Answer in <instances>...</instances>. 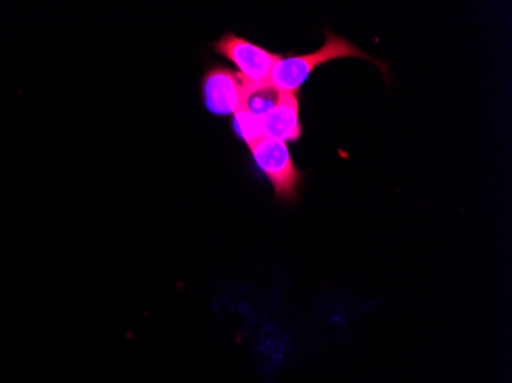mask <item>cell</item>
I'll use <instances>...</instances> for the list:
<instances>
[{
  "label": "cell",
  "instance_id": "cell-3",
  "mask_svg": "<svg viewBox=\"0 0 512 383\" xmlns=\"http://www.w3.org/2000/svg\"><path fill=\"white\" fill-rule=\"evenodd\" d=\"M217 53L223 54L230 62L240 69L241 76L250 85H263L269 80L273 66L278 63L281 56L264 50L261 46L249 42L247 39L229 33L221 37L214 45Z\"/></svg>",
  "mask_w": 512,
  "mask_h": 383
},
{
  "label": "cell",
  "instance_id": "cell-1",
  "mask_svg": "<svg viewBox=\"0 0 512 383\" xmlns=\"http://www.w3.org/2000/svg\"><path fill=\"white\" fill-rule=\"evenodd\" d=\"M348 57L371 60V62L381 66V62L371 59L358 46L352 45L348 40L336 36L332 31H327L324 45L315 53L306 54V56L281 57L278 63L273 66L267 83L272 85L273 88L278 89V91L296 95L301 86L307 82L316 66L324 65V63L332 62V60L336 59H348ZM382 71L385 73L384 68H382Z\"/></svg>",
  "mask_w": 512,
  "mask_h": 383
},
{
  "label": "cell",
  "instance_id": "cell-4",
  "mask_svg": "<svg viewBox=\"0 0 512 383\" xmlns=\"http://www.w3.org/2000/svg\"><path fill=\"white\" fill-rule=\"evenodd\" d=\"M249 85L240 73L232 69H211L203 79L204 106L215 115H234L243 105Z\"/></svg>",
  "mask_w": 512,
  "mask_h": 383
},
{
  "label": "cell",
  "instance_id": "cell-5",
  "mask_svg": "<svg viewBox=\"0 0 512 383\" xmlns=\"http://www.w3.org/2000/svg\"><path fill=\"white\" fill-rule=\"evenodd\" d=\"M264 134L275 140L296 141L302 134L299 122V103L295 94L284 92L283 100L263 118Z\"/></svg>",
  "mask_w": 512,
  "mask_h": 383
},
{
  "label": "cell",
  "instance_id": "cell-7",
  "mask_svg": "<svg viewBox=\"0 0 512 383\" xmlns=\"http://www.w3.org/2000/svg\"><path fill=\"white\" fill-rule=\"evenodd\" d=\"M234 126L235 134L247 143V146L253 145L256 141H260L261 138L266 137L264 134V123L263 118H258L256 115L250 114L244 108L238 109L234 114Z\"/></svg>",
  "mask_w": 512,
  "mask_h": 383
},
{
  "label": "cell",
  "instance_id": "cell-2",
  "mask_svg": "<svg viewBox=\"0 0 512 383\" xmlns=\"http://www.w3.org/2000/svg\"><path fill=\"white\" fill-rule=\"evenodd\" d=\"M253 161L269 178L279 200L296 197V187L301 181V172L293 163L287 143L275 138L264 137L249 146Z\"/></svg>",
  "mask_w": 512,
  "mask_h": 383
},
{
  "label": "cell",
  "instance_id": "cell-6",
  "mask_svg": "<svg viewBox=\"0 0 512 383\" xmlns=\"http://www.w3.org/2000/svg\"><path fill=\"white\" fill-rule=\"evenodd\" d=\"M283 95L284 92L278 91L269 83L249 85L247 86L246 94H244L241 108L246 109V111L256 115L258 118H264L279 105V102L283 100Z\"/></svg>",
  "mask_w": 512,
  "mask_h": 383
}]
</instances>
